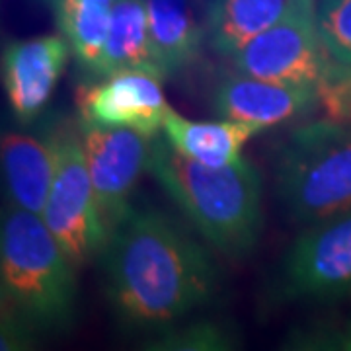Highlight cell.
I'll use <instances>...</instances> for the list:
<instances>
[{"label": "cell", "mask_w": 351, "mask_h": 351, "mask_svg": "<svg viewBox=\"0 0 351 351\" xmlns=\"http://www.w3.org/2000/svg\"><path fill=\"white\" fill-rule=\"evenodd\" d=\"M100 256L110 308L133 330L170 326L207 304L219 287L211 254L154 209L131 207Z\"/></svg>", "instance_id": "6da1fadb"}, {"label": "cell", "mask_w": 351, "mask_h": 351, "mask_svg": "<svg viewBox=\"0 0 351 351\" xmlns=\"http://www.w3.org/2000/svg\"><path fill=\"white\" fill-rule=\"evenodd\" d=\"M149 172L215 250L244 258L256 248L263 228L262 176L248 158L209 168L156 137Z\"/></svg>", "instance_id": "7a4b0ae2"}, {"label": "cell", "mask_w": 351, "mask_h": 351, "mask_svg": "<svg viewBox=\"0 0 351 351\" xmlns=\"http://www.w3.org/2000/svg\"><path fill=\"white\" fill-rule=\"evenodd\" d=\"M2 306L25 326L66 330L75 320L76 267L38 215L4 207L0 228Z\"/></svg>", "instance_id": "3957f363"}, {"label": "cell", "mask_w": 351, "mask_h": 351, "mask_svg": "<svg viewBox=\"0 0 351 351\" xmlns=\"http://www.w3.org/2000/svg\"><path fill=\"white\" fill-rule=\"evenodd\" d=\"M276 191L299 225L351 209V125L330 119L295 127L276 154Z\"/></svg>", "instance_id": "277c9868"}, {"label": "cell", "mask_w": 351, "mask_h": 351, "mask_svg": "<svg viewBox=\"0 0 351 351\" xmlns=\"http://www.w3.org/2000/svg\"><path fill=\"white\" fill-rule=\"evenodd\" d=\"M57 135V170L41 221L78 269L101 254L110 230L96 203L80 133L64 129Z\"/></svg>", "instance_id": "5b68a950"}, {"label": "cell", "mask_w": 351, "mask_h": 351, "mask_svg": "<svg viewBox=\"0 0 351 351\" xmlns=\"http://www.w3.org/2000/svg\"><path fill=\"white\" fill-rule=\"evenodd\" d=\"M228 59L240 75L316 88L332 61L318 32L316 0H304L285 20L250 39Z\"/></svg>", "instance_id": "8992f818"}, {"label": "cell", "mask_w": 351, "mask_h": 351, "mask_svg": "<svg viewBox=\"0 0 351 351\" xmlns=\"http://www.w3.org/2000/svg\"><path fill=\"white\" fill-rule=\"evenodd\" d=\"M279 295L287 301L351 297V209L295 239L281 263Z\"/></svg>", "instance_id": "52a82bcc"}, {"label": "cell", "mask_w": 351, "mask_h": 351, "mask_svg": "<svg viewBox=\"0 0 351 351\" xmlns=\"http://www.w3.org/2000/svg\"><path fill=\"white\" fill-rule=\"evenodd\" d=\"M154 138L133 129L80 125V141L101 219L112 230L131 209L129 197L151 170Z\"/></svg>", "instance_id": "ba28073f"}, {"label": "cell", "mask_w": 351, "mask_h": 351, "mask_svg": "<svg viewBox=\"0 0 351 351\" xmlns=\"http://www.w3.org/2000/svg\"><path fill=\"white\" fill-rule=\"evenodd\" d=\"M160 76L151 73H121L78 88L80 125L133 129L156 137L170 106Z\"/></svg>", "instance_id": "9c48e42d"}, {"label": "cell", "mask_w": 351, "mask_h": 351, "mask_svg": "<svg viewBox=\"0 0 351 351\" xmlns=\"http://www.w3.org/2000/svg\"><path fill=\"white\" fill-rule=\"evenodd\" d=\"M71 53L69 41L55 34L4 45L2 82L10 112L20 123L34 121L47 108Z\"/></svg>", "instance_id": "30bf717a"}, {"label": "cell", "mask_w": 351, "mask_h": 351, "mask_svg": "<svg viewBox=\"0 0 351 351\" xmlns=\"http://www.w3.org/2000/svg\"><path fill=\"white\" fill-rule=\"evenodd\" d=\"M211 106L221 119L244 123L262 133L311 113L318 100L316 88L276 84L234 73L219 78L211 92Z\"/></svg>", "instance_id": "8fae6325"}, {"label": "cell", "mask_w": 351, "mask_h": 351, "mask_svg": "<svg viewBox=\"0 0 351 351\" xmlns=\"http://www.w3.org/2000/svg\"><path fill=\"white\" fill-rule=\"evenodd\" d=\"M59 158V135L8 131L2 137L6 205L41 217Z\"/></svg>", "instance_id": "7c38bea8"}, {"label": "cell", "mask_w": 351, "mask_h": 351, "mask_svg": "<svg viewBox=\"0 0 351 351\" xmlns=\"http://www.w3.org/2000/svg\"><path fill=\"white\" fill-rule=\"evenodd\" d=\"M170 147L193 162L209 168H226L242 160L246 143L260 131L237 121H199L182 113H166L162 127Z\"/></svg>", "instance_id": "4fadbf2b"}, {"label": "cell", "mask_w": 351, "mask_h": 351, "mask_svg": "<svg viewBox=\"0 0 351 351\" xmlns=\"http://www.w3.org/2000/svg\"><path fill=\"white\" fill-rule=\"evenodd\" d=\"M152 55L162 76L186 69L207 36L193 0H147Z\"/></svg>", "instance_id": "5bb4252c"}, {"label": "cell", "mask_w": 351, "mask_h": 351, "mask_svg": "<svg viewBox=\"0 0 351 351\" xmlns=\"http://www.w3.org/2000/svg\"><path fill=\"white\" fill-rule=\"evenodd\" d=\"M133 71L164 78L152 55L147 0H115L106 47L94 78L100 80Z\"/></svg>", "instance_id": "9a60e30c"}, {"label": "cell", "mask_w": 351, "mask_h": 351, "mask_svg": "<svg viewBox=\"0 0 351 351\" xmlns=\"http://www.w3.org/2000/svg\"><path fill=\"white\" fill-rule=\"evenodd\" d=\"M304 0H211L207 39L219 55L230 57L250 39L293 14Z\"/></svg>", "instance_id": "2e32d148"}, {"label": "cell", "mask_w": 351, "mask_h": 351, "mask_svg": "<svg viewBox=\"0 0 351 351\" xmlns=\"http://www.w3.org/2000/svg\"><path fill=\"white\" fill-rule=\"evenodd\" d=\"M115 0H61L55 16L63 36L88 75L94 76L104 55Z\"/></svg>", "instance_id": "e0dca14e"}, {"label": "cell", "mask_w": 351, "mask_h": 351, "mask_svg": "<svg viewBox=\"0 0 351 351\" xmlns=\"http://www.w3.org/2000/svg\"><path fill=\"white\" fill-rule=\"evenodd\" d=\"M316 20L328 57L351 64V0H316Z\"/></svg>", "instance_id": "ac0fdd59"}, {"label": "cell", "mask_w": 351, "mask_h": 351, "mask_svg": "<svg viewBox=\"0 0 351 351\" xmlns=\"http://www.w3.org/2000/svg\"><path fill=\"white\" fill-rule=\"evenodd\" d=\"M143 351H237V348L225 328L215 322H197L158 339Z\"/></svg>", "instance_id": "d6986e66"}, {"label": "cell", "mask_w": 351, "mask_h": 351, "mask_svg": "<svg viewBox=\"0 0 351 351\" xmlns=\"http://www.w3.org/2000/svg\"><path fill=\"white\" fill-rule=\"evenodd\" d=\"M316 100L330 121H351V64L330 61L320 82L316 84Z\"/></svg>", "instance_id": "ffe728a7"}, {"label": "cell", "mask_w": 351, "mask_h": 351, "mask_svg": "<svg viewBox=\"0 0 351 351\" xmlns=\"http://www.w3.org/2000/svg\"><path fill=\"white\" fill-rule=\"evenodd\" d=\"M24 322L16 314L2 306V328H0V351H34L32 341L27 338Z\"/></svg>", "instance_id": "44dd1931"}, {"label": "cell", "mask_w": 351, "mask_h": 351, "mask_svg": "<svg viewBox=\"0 0 351 351\" xmlns=\"http://www.w3.org/2000/svg\"><path fill=\"white\" fill-rule=\"evenodd\" d=\"M283 351H343L341 343L324 332H306L293 338Z\"/></svg>", "instance_id": "7402d4cb"}, {"label": "cell", "mask_w": 351, "mask_h": 351, "mask_svg": "<svg viewBox=\"0 0 351 351\" xmlns=\"http://www.w3.org/2000/svg\"><path fill=\"white\" fill-rule=\"evenodd\" d=\"M341 350L351 351V322H350V326H348L346 336H343V339H341Z\"/></svg>", "instance_id": "603a6c76"}, {"label": "cell", "mask_w": 351, "mask_h": 351, "mask_svg": "<svg viewBox=\"0 0 351 351\" xmlns=\"http://www.w3.org/2000/svg\"><path fill=\"white\" fill-rule=\"evenodd\" d=\"M41 2H45V4H47V6H51L53 10H55L59 4H61V0H41Z\"/></svg>", "instance_id": "cb8c5ba5"}]
</instances>
